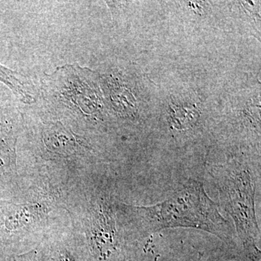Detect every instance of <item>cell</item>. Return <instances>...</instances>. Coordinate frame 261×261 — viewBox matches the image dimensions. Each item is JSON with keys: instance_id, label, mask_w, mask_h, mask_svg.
Wrapping results in <instances>:
<instances>
[{"instance_id": "obj_4", "label": "cell", "mask_w": 261, "mask_h": 261, "mask_svg": "<svg viewBox=\"0 0 261 261\" xmlns=\"http://www.w3.org/2000/svg\"><path fill=\"white\" fill-rule=\"evenodd\" d=\"M19 121L10 108L0 109V178L13 174L16 170V143Z\"/></svg>"}, {"instance_id": "obj_7", "label": "cell", "mask_w": 261, "mask_h": 261, "mask_svg": "<svg viewBox=\"0 0 261 261\" xmlns=\"http://www.w3.org/2000/svg\"><path fill=\"white\" fill-rule=\"evenodd\" d=\"M54 261H73L72 259L70 258V257L68 256V255H65V254H63V255H60L57 257L56 260Z\"/></svg>"}, {"instance_id": "obj_5", "label": "cell", "mask_w": 261, "mask_h": 261, "mask_svg": "<svg viewBox=\"0 0 261 261\" xmlns=\"http://www.w3.org/2000/svg\"><path fill=\"white\" fill-rule=\"evenodd\" d=\"M0 83L6 87L23 102L34 101V94L30 84L25 75L8 68L0 63Z\"/></svg>"}, {"instance_id": "obj_2", "label": "cell", "mask_w": 261, "mask_h": 261, "mask_svg": "<svg viewBox=\"0 0 261 261\" xmlns=\"http://www.w3.org/2000/svg\"><path fill=\"white\" fill-rule=\"evenodd\" d=\"M220 198L232 218L245 261H260V232L255 211V181L247 169L233 168L218 177Z\"/></svg>"}, {"instance_id": "obj_3", "label": "cell", "mask_w": 261, "mask_h": 261, "mask_svg": "<svg viewBox=\"0 0 261 261\" xmlns=\"http://www.w3.org/2000/svg\"><path fill=\"white\" fill-rule=\"evenodd\" d=\"M89 240L95 261H124L116 217L106 200L97 202L89 221Z\"/></svg>"}, {"instance_id": "obj_6", "label": "cell", "mask_w": 261, "mask_h": 261, "mask_svg": "<svg viewBox=\"0 0 261 261\" xmlns=\"http://www.w3.org/2000/svg\"><path fill=\"white\" fill-rule=\"evenodd\" d=\"M199 116L200 115L195 106H172L170 113V123L173 128L187 129L195 123Z\"/></svg>"}, {"instance_id": "obj_1", "label": "cell", "mask_w": 261, "mask_h": 261, "mask_svg": "<svg viewBox=\"0 0 261 261\" xmlns=\"http://www.w3.org/2000/svg\"><path fill=\"white\" fill-rule=\"evenodd\" d=\"M137 229L145 235L163 229L191 228L214 234L228 246L238 247L228 221L211 200L202 182L189 180L168 198L148 206H126Z\"/></svg>"}]
</instances>
